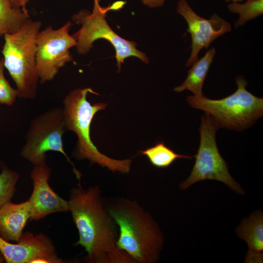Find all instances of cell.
<instances>
[{
    "mask_svg": "<svg viewBox=\"0 0 263 263\" xmlns=\"http://www.w3.org/2000/svg\"><path fill=\"white\" fill-rule=\"evenodd\" d=\"M68 201L78 230L75 244L84 247L90 263H134L116 244L118 227L107 208L100 186L84 189L80 182L70 191Z\"/></svg>",
    "mask_w": 263,
    "mask_h": 263,
    "instance_id": "obj_1",
    "label": "cell"
},
{
    "mask_svg": "<svg viewBox=\"0 0 263 263\" xmlns=\"http://www.w3.org/2000/svg\"><path fill=\"white\" fill-rule=\"evenodd\" d=\"M117 224L116 244L134 263H153L159 258L163 243L157 223L136 201L119 197L105 202Z\"/></svg>",
    "mask_w": 263,
    "mask_h": 263,
    "instance_id": "obj_2",
    "label": "cell"
},
{
    "mask_svg": "<svg viewBox=\"0 0 263 263\" xmlns=\"http://www.w3.org/2000/svg\"><path fill=\"white\" fill-rule=\"evenodd\" d=\"M88 93L98 94L91 88H78L71 91L63 100V113L67 131L76 134L74 156L78 160L87 159L91 164H97L113 172H129L132 160H116L102 153L90 137V126L95 114L104 110L107 104L98 103L92 105L87 99Z\"/></svg>",
    "mask_w": 263,
    "mask_h": 263,
    "instance_id": "obj_3",
    "label": "cell"
},
{
    "mask_svg": "<svg viewBox=\"0 0 263 263\" xmlns=\"http://www.w3.org/2000/svg\"><path fill=\"white\" fill-rule=\"evenodd\" d=\"M41 22L29 18L16 32L5 35L1 51L4 67L20 98L34 99L39 80L36 68L37 38Z\"/></svg>",
    "mask_w": 263,
    "mask_h": 263,
    "instance_id": "obj_4",
    "label": "cell"
},
{
    "mask_svg": "<svg viewBox=\"0 0 263 263\" xmlns=\"http://www.w3.org/2000/svg\"><path fill=\"white\" fill-rule=\"evenodd\" d=\"M236 83V91L222 99L188 95L187 101L192 108L211 115L220 128L243 131L263 116V98L253 95L246 89L248 83L243 76H238Z\"/></svg>",
    "mask_w": 263,
    "mask_h": 263,
    "instance_id": "obj_5",
    "label": "cell"
},
{
    "mask_svg": "<svg viewBox=\"0 0 263 263\" xmlns=\"http://www.w3.org/2000/svg\"><path fill=\"white\" fill-rule=\"evenodd\" d=\"M111 10L110 6L102 7L98 2H94L93 12L82 9L72 17V19L81 27L72 36L76 42V51L79 54L88 53L94 41L103 38L109 41L115 50L118 72L121 64L127 57L134 56L147 64L149 59L144 53L136 49L134 41L126 40L118 36L110 27L106 20V13Z\"/></svg>",
    "mask_w": 263,
    "mask_h": 263,
    "instance_id": "obj_6",
    "label": "cell"
},
{
    "mask_svg": "<svg viewBox=\"0 0 263 263\" xmlns=\"http://www.w3.org/2000/svg\"><path fill=\"white\" fill-rule=\"evenodd\" d=\"M66 131L62 108L54 107L36 116L30 122L20 154L35 166L46 162L47 152H59L72 166L74 173L80 182L81 173L63 149L62 136Z\"/></svg>",
    "mask_w": 263,
    "mask_h": 263,
    "instance_id": "obj_7",
    "label": "cell"
},
{
    "mask_svg": "<svg viewBox=\"0 0 263 263\" xmlns=\"http://www.w3.org/2000/svg\"><path fill=\"white\" fill-rule=\"evenodd\" d=\"M220 128L213 117L205 113L201 118L199 127L200 141L195 162L188 177L179 187L185 189L200 181L213 180L220 181L239 193L244 191L230 175L226 162L222 158L217 146L216 134Z\"/></svg>",
    "mask_w": 263,
    "mask_h": 263,
    "instance_id": "obj_8",
    "label": "cell"
},
{
    "mask_svg": "<svg viewBox=\"0 0 263 263\" xmlns=\"http://www.w3.org/2000/svg\"><path fill=\"white\" fill-rule=\"evenodd\" d=\"M72 23L58 29L49 26L39 31L37 38L36 68L40 83L53 80L66 63L73 60L69 49L76 42L69 34Z\"/></svg>",
    "mask_w": 263,
    "mask_h": 263,
    "instance_id": "obj_9",
    "label": "cell"
},
{
    "mask_svg": "<svg viewBox=\"0 0 263 263\" xmlns=\"http://www.w3.org/2000/svg\"><path fill=\"white\" fill-rule=\"evenodd\" d=\"M188 24L187 32L191 36V53L186 64L191 66L198 59L202 49L207 48L213 41L229 32L231 26L229 22L213 14L208 19L197 15L191 8L187 0H179L176 9Z\"/></svg>",
    "mask_w": 263,
    "mask_h": 263,
    "instance_id": "obj_10",
    "label": "cell"
},
{
    "mask_svg": "<svg viewBox=\"0 0 263 263\" xmlns=\"http://www.w3.org/2000/svg\"><path fill=\"white\" fill-rule=\"evenodd\" d=\"M0 252L7 263H62L52 241L46 235L23 232L17 244L0 236Z\"/></svg>",
    "mask_w": 263,
    "mask_h": 263,
    "instance_id": "obj_11",
    "label": "cell"
},
{
    "mask_svg": "<svg viewBox=\"0 0 263 263\" xmlns=\"http://www.w3.org/2000/svg\"><path fill=\"white\" fill-rule=\"evenodd\" d=\"M51 172L52 169L46 162L34 166L30 174L33 189L27 200L31 207L30 221H38L52 213L69 211L68 201L50 186Z\"/></svg>",
    "mask_w": 263,
    "mask_h": 263,
    "instance_id": "obj_12",
    "label": "cell"
},
{
    "mask_svg": "<svg viewBox=\"0 0 263 263\" xmlns=\"http://www.w3.org/2000/svg\"><path fill=\"white\" fill-rule=\"evenodd\" d=\"M31 217L27 200L19 204L6 203L0 207V236L8 242H18Z\"/></svg>",
    "mask_w": 263,
    "mask_h": 263,
    "instance_id": "obj_13",
    "label": "cell"
},
{
    "mask_svg": "<svg viewBox=\"0 0 263 263\" xmlns=\"http://www.w3.org/2000/svg\"><path fill=\"white\" fill-rule=\"evenodd\" d=\"M237 234L247 244L246 263H263V217L260 211L245 219L237 227Z\"/></svg>",
    "mask_w": 263,
    "mask_h": 263,
    "instance_id": "obj_14",
    "label": "cell"
},
{
    "mask_svg": "<svg viewBox=\"0 0 263 263\" xmlns=\"http://www.w3.org/2000/svg\"><path fill=\"white\" fill-rule=\"evenodd\" d=\"M216 54V50L212 47L206 52L205 55L198 59L191 66L188 71L187 78L180 86L174 88L177 93L186 90L191 92L196 97H202L205 80Z\"/></svg>",
    "mask_w": 263,
    "mask_h": 263,
    "instance_id": "obj_15",
    "label": "cell"
},
{
    "mask_svg": "<svg viewBox=\"0 0 263 263\" xmlns=\"http://www.w3.org/2000/svg\"><path fill=\"white\" fill-rule=\"evenodd\" d=\"M29 18L28 13L14 6L11 0H0V37L16 32Z\"/></svg>",
    "mask_w": 263,
    "mask_h": 263,
    "instance_id": "obj_16",
    "label": "cell"
},
{
    "mask_svg": "<svg viewBox=\"0 0 263 263\" xmlns=\"http://www.w3.org/2000/svg\"><path fill=\"white\" fill-rule=\"evenodd\" d=\"M140 155L147 156L150 163L158 168H166L170 166L179 158L192 159L189 156L180 154L166 146L163 142H158L155 145L140 151Z\"/></svg>",
    "mask_w": 263,
    "mask_h": 263,
    "instance_id": "obj_17",
    "label": "cell"
},
{
    "mask_svg": "<svg viewBox=\"0 0 263 263\" xmlns=\"http://www.w3.org/2000/svg\"><path fill=\"white\" fill-rule=\"evenodd\" d=\"M229 11L239 15L235 22V27L244 25L247 21L255 19L263 13V0L246 1L241 3L232 2L227 5Z\"/></svg>",
    "mask_w": 263,
    "mask_h": 263,
    "instance_id": "obj_18",
    "label": "cell"
},
{
    "mask_svg": "<svg viewBox=\"0 0 263 263\" xmlns=\"http://www.w3.org/2000/svg\"><path fill=\"white\" fill-rule=\"evenodd\" d=\"M0 173V207L11 201L16 191V186L19 179V174L8 169L5 165L1 166Z\"/></svg>",
    "mask_w": 263,
    "mask_h": 263,
    "instance_id": "obj_19",
    "label": "cell"
},
{
    "mask_svg": "<svg viewBox=\"0 0 263 263\" xmlns=\"http://www.w3.org/2000/svg\"><path fill=\"white\" fill-rule=\"evenodd\" d=\"M4 59H0V104L12 106L18 97L17 89L12 88L4 75Z\"/></svg>",
    "mask_w": 263,
    "mask_h": 263,
    "instance_id": "obj_20",
    "label": "cell"
},
{
    "mask_svg": "<svg viewBox=\"0 0 263 263\" xmlns=\"http://www.w3.org/2000/svg\"><path fill=\"white\" fill-rule=\"evenodd\" d=\"M145 5L151 8L162 6L166 0H140Z\"/></svg>",
    "mask_w": 263,
    "mask_h": 263,
    "instance_id": "obj_21",
    "label": "cell"
},
{
    "mask_svg": "<svg viewBox=\"0 0 263 263\" xmlns=\"http://www.w3.org/2000/svg\"><path fill=\"white\" fill-rule=\"evenodd\" d=\"M30 0H11L14 6L21 8L25 12L28 13L26 8L27 3Z\"/></svg>",
    "mask_w": 263,
    "mask_h": 263,
    "instance_id": "obj_22",
    "label": "cell"
},
{
    "mask_svg": "<svg viewBox=\"0 0 263 263\" xmlns=\"http://www.w3.org/2000/svg\"><path fill=\"white\" fill-rule=\"evenodd\" d=\"M125 1H117L110 6L111 10H118L122 8L126 3Z\"/></svg>",
    "mask_w": 263,
    "mask_h": 263,
    "instance_id": "obj_23",
    "label": "cell"
},
{
    "mask_svg": "<svg viewBox=\"0 0 263 263\" xmlns=\"http://www.w3.org/2000/svg\"><path fill=\"white\" fill-rule=\"evenodd\" d=\"M226 2L232 1V2H240L243 1L244 0H225Z\"/></svg>",
    "mask_w": 263,
    "mask_h": 263,
    "instance_id": "obj_24",
    "label": "cell"
},
{
    "mask_svg": "<svg viewBox=\"0 0 263 263\" xmlns=\"http://www.w3.org/2000/svg\"><path fill=\"white\" fill-rule=\"evenodd\" d=\"M5 261L2 254L0 252V263L3 262V261Z\"/></svg>",
    "mask_w": 263,
    "mask_h": 263,
    "instance_id": "obj_25",
    "label": "cell"
},
{
    "mask_svg": "<svg viewBox=\"0 0 263 263\" xmlns=\"http://www.w3.org/2000/svg\"><path fill=\"white\" fill-rule=\"evenodd\" d=\"M94 1H96V2H99L100 0H94Z\"/></svg>",
    "mask_w": 263,
    "mask_h": 263,
    "instance_id": "obj_26",
    "label": "cell"
},
{
    "mask_svg": "<svg viewBox=\"0 0 263 263\" xmlns=\"http://www.w3.org/2000/svg\"><path fill=\"white\" fill-rule=\"evenodd\" d=\"M254 0H247V1H254Z\"/></svg>",
    "mask_w": 263,
    "mask_h": 263,
    "instance_id": "obj_27",
    "label": "cell"
}]
</instances>
